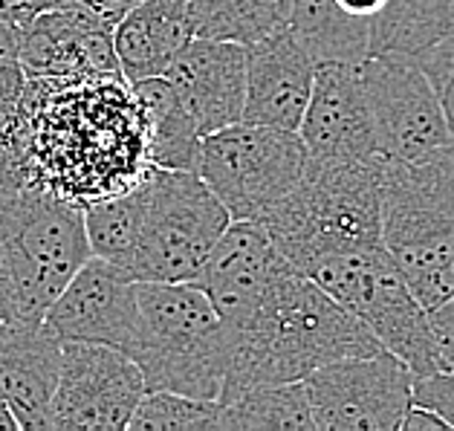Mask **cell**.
I'll list each match as a JSON object with an SVG mask.
<instances>
[{"instance_id":"obj_1","label":"cell","mask_w":454,"mask_h":431,"mask_svg":"<svg viewBox=\"0 0 454 431\" xmlns=\"http://www.w3.org/2000/svg\"><path fill=\"white\" fill-rule=\"evenodd\" d=\"M18 137L29 185L82 208L130 189L151 168L139 107L119 73L27 79Z\"/></svg>"},{"instance_id":"obj_2","label":"cell","mask_w":454,"mask_h":431,"mask_svg":"<svg viewBox=\"0 0 454 431\" xmlns=\"http://www.w3.org/2000/svg\"><path fill=\"white\" fill-rule=\"evenodd\" d=\"M229 333V364L217 403L258 385L301 382L345 357H371L382 345L333 295L286 263L252 316Z\"/></svg>"},{"instance_id":"obj_3","label":"cell","mask_w":454,"mask_h":431,"mask_svg":"<svg viewBox=\"0 0 454 431\" xmlns=\"http://www.w3.org/2000/svg\"><path fill=\"white\" fill-rule=\"evenodd\" d=\"M298 272L339 255L382 247V162H318L261 220Z\"/></svg>"},{"instance_id":"obj_4","label":"cell","mask_w":454,"mask_h":431,"mask_svg":"<svg viewBox=\"0 0 454 431\" xmlns=\"http://www.w3.org/2000/svg\"><path fill=\"white\" fill-rule=\"evenodd\" d=\"M382 247L428 313L454 293V145L382 162Z\"/></svg>"},{"instance_id":"obj_5","label":"cell","mask_w":454,"mask_h":431,"mask_svg":"<svg viewBox=\"0 0 454 431\" xmlns=\"http://www.w3.org/2000/svg\"><path fill=\"white\" fill-rule=\"evenodd\" d=\"M139 364L145 391L217 400L229 364V333L194 281H137Z\"/></svg>"},{"instance_id":"obj_6","label":"cell","mask_w":454,"mask_h":431,"mask_svg":"<svg viewBox=\"0 0 454 431\" xmlns=\"http://www.w3.org/2000/svg\"><path fill=\"white\" fill-rule=\"evenodd\" d=\"M90 255L82 206L35 185L0 194V258L15 290L18 322H43Z\"/></svg>"},{"instance_id":"obj_7","label":"cell","mask_w":454,"mask_h":431,"mask_svg":"<svg viewBox=\"0 0 454 431\" xmlns=\"http://www.w3.org/2000/svg\"><path fill=\"white\" fill-rule=\"evenodd\" d=\"M139 226L125 275L130 281H194L231 223L197 171L151 168L137 183Z\"/></svg>"},{"instance_id":"obj_8","label":"cell","mask_w":454,"mask_h":431,"mask_svg":"<svg viewBox=\"0 0 454 431\" xmlns=\"http://www.w3.org/2000/svg\"><path fill=\"white\" fill-rule=\"evenodd\" d=\"M307 278L356 316L382 350L400 359L414 377L442 368L428 310L405 284L385 247L327 258L316 263Z\"/></svg>"},{"instance_id":"obj_9","label":"cell","mask_w":454,"mask_h":431,"mask_svg":"<svg viewBox=\"0 0 454 431\" xmlns=\"http://www.w3.org/2000/svg\"><path fill=\"white\" fill-rule=\"evenodd\" d=\"M307 168V148L298 130L235 121L206 134L197 174L231 220L261 223Z\"/></svg>"},{"instance_id":"obj_10","label":"cell","mask_w":454,"mask_h":431,"mask_svg":"<svg viewBox=\"0 0 454 431\" xmlns=\"http://www.w3.org/2000/svg\"><path fill=\"white\" fill-rule=\"evenodd\" d=\"M382 162H417L454 145L434 84L408 52H373L362 64Z\"/></svg>"},{"instance_id":"obj_11","label":"cell","mask_w":454,"mask_h":431,"mask_svg":"<svg viewBox=\"0 0 454 431\" xmlns=\"http://www.w3.org/2000/svg\"><path fill=\"white\" fill-rule=\"evenodd\" d=\"M316 431H400L414 373L387 350L327 362L301 380Z\"/></svg>"},{"instance_id":"obj_12","label":"cell","mask_w":454,"mask_h":431,"mask_svg":"<svg viewBox=\"0 0 454 431\" xmlns=\"http://www.w3.org/2000/svg\"><path fill=\"white\" fill-rule=\"evenodd\" d=\"M145 394L139 364L116 348L61 341V373L50 405V428H128Z\"/></svg>"},{"instance_id":"obj_13","label":"cell","mask_w":454,"mask_h":431,"mask_svg":"<svg viewBox=\"0 0 454 431\" xmlns=\"http://www.w3.org/2000/svg\"><path fill=\"white\" fill-rule=\"evenodd\" d=\"M43 325L61 341H93L134 359L139 345L137 281L90 255L47 307Z\"/></svg>"},{"instance_id":"obj_14","label":"cell","mask_w":454,"mask_h":431,"mask_svg":"<svg viewBox=\"0 0 454 431\" xmlns=\"http://www.w3.org/2000/svg\"><path fill=\"white\" fill-rule=\"evenodd\" d=\"M307 157L318 162H382L359 64L318 61L298 125Z\"/></svg>"},{"instance_id":"obj_15","label":"cell","mask_w":454,"mask_h":431,"mask_svg":"<svg viewBox=\"0 0 454 431\" xmlns=\"http://www.w3.org/2000/svg\"><path fill=\"white\" fill-rule=\"evenodd\" d=\"M18 64L27 79L119 73L114 27L75 6L43 9L18 27Z\"/></svg>"},{"instance_id":"obj_16","label":"cell","mask_w":454,"mask_h":431,"mask_svg":"<svg viewBox=\"0 0 454 431\" xmlns=\"http://www.w3.org/2000/svg\"><path fill=\"white\" fill-rule=\"evenodd\" d=\"M286 261L267 229L254 220H231L208 252L194 284L215 304L226 330L240 327L252 316Z\"/></svg>"},{"instance_id":"obj_17","label":"cell","mask_w":454,"mask_h":431,"mask_svg":"<svg viewBox=\"0 0 454 431\" xmlns=\"http://www.w3.org/2000/svg\"><path fill=\"white\" fill-rule=\"evenodd\" d=\"M162 75L203 137L243 119V98H247L243 43L194 35Z\"/></svg>"},{"instance_id":"obj_18","label":"cell","mask_w":454,"mask_h":431,"mask_svg":"<svg viewBox=\"0 0 454 431\" xmlns=\"http://www.w3.org/2000/svg\"><path fill=\"white\" fill-rule=\"evenodd\" d=\"M313 55L286 27L247 43V98L240 121L298 130L313 90Z\"/></svg>"},{"instance_id":"obj_19","label":"cell","mask_w":454,"mask_h":431,"mask_svg":"<svg viewBox=\"0 0 454 431\" xmlns=\"http://www.w3.org/2000/svg\"><path fill=\"white\" fill-rule=\"evenodd\" d=\"M61 373V339L43 322H12L0 341V400L18 428H50Z\"/></svg>"},{"instance_id":"obj_20","label":"cell","mask_w":454,"mask_h":431,"mask_svg":"<svg viewBox=\"0 0 454 431\" xmlns=\"http://www.w3.org/2000/svg\"><path fill=\"white\" fill-rule=\"evenodd\" d=\"M192 38L194 24L185 0H139L114 24L119 75L128 84L162 75Z\"/></svg>"},{"instance_id":"obj_21","label":"cell","mask_w":454,"mask_h":431,"mask_svg":"<svg viewBox=\"0 0 454 431\" xmlns=\"http://www.w3.org/2000/svg\"><path fill=\"white\" fill-rule=\"evenodd\" d=\"M130 93L139 107L142 134H145V157L153 168L197 171L203 134L185 114L165 75L130 82Z\"/></svg>"},{"instance_id":"obj_22","label":"cell","mask_w":454,"mask_h":431,"mask_svg":"<svg viewBox=\"0 0 454 431\" xmlns=\"http://www.w3.org/2000/svg\"><path fill=\"white\" fill-rule=\"evenodd\" d=\"M286 29L313 61L362 64L373 55V20L345 12L336 0H293Z\"/></svg>"},{"instance_id":"obj_23","label":"cell","mask_w":454,"mask_h":431,"mask_svg":"<svg viewBox=\"0 0 454 431\" xmlns=\"http://www.w3.org/2000/svg\"><path fill=\"white\" fill-rule=\"evenodd\" d=\"M194 35L252 43L290 20L293 0H185Z\"/></svg>"},{"instance_id":"obj_24","label":"cell","mask_w":454,"mask_h":431,"mask_svg":"<svg viewBox=\"0 0 454 431\" xmlns=\"http://www.w3.org/2000/svg\"><path fill=\"white\" fill-rule=\"evenodd\" d=\"M217 428L247 431V428H293L316 431L304 382L258 385L243 391L235 400L220 405Z\"/></svg>"},{"instance_id":"obj_25","label":"cell","mask_w":454,"mask_h":431,"mask_svg":"<svg viewBox=\"0 0 454 431\" xmlns=\"http://www.w3.org/2000/svg\"><path fill=\"white\" fill-rule=\"evenodd\" d=\"M454 35V0H405L400 12L373 27V52H408Z\"/></svg>"},{"instance_id":"obj_26","label":"cell","mask_w":454,"mask_h":431,"mask_svg":"<svg viewBox=\"0 0 454 431\" xmlns=\"http://www.w3.org/2000/svg\"><path fill=\"white\" fill-rule=\"evenodd\" d=\"M82 212H84V231H87V243H90V252L96 258L114 263L116 270L125 272L139 226L137 183L114 197H105V200L84 206Z\"/></svg>"},{"instance_id":"obj_27","label":"cell","mask_w":454,"mask_h":431,"mask_svg":"<svg viewBox=\"0 0 454 431\" xmlns=\"http://www.w3.org/2000/svg\"><path fill=\"white\" fill-rule=\"evenodd\" d=\"M220 403L174 391H145L137 403L128 428L134 431H176V428H217Z\"/></svg>"},{"instance_id":"obj_28","label":"cell","mask_w":454,"mask_h":431,"mask_svg":"<svg viewBox=\"0 0 454 431\" xmlns=\"http://www.w3.org/2000/svg\"><path fill=\"white\" fill-rule=\"evenodd\" d=\"M414 61L428 75V82L434 84L442 114H446L449 121V130L454 137V35L414 52Z\"/></svg>"},{"instance_id":"obj_29","label":"cell","mask_w":454,"mask_h":431,"mask_svg":"<svg viewBox=\"0 0 454 431\" xmlns=\"http://www.w3.org/2000/svg\"><path fill=\"white\" fill-rule=\"evenodd\" d=\"M29 185L24 153L18 137V110L9 119H0V194H12Z\"/></svg>"},{"instance_id":"obj_30","label":"cell","mask_w":454,"mask_h":431,"mask_svg":"<svg viewBox=\"0 0 454 431\" xmlns=\"http://www.w3.org/2000/svg\"><path fill=\"white\" fill-rule=\"evenodd\" d=\"M411 400L437 411L454 428V371H431L423 377H414L411 382Z\"/></svg>"},{"instance_id":"obj_31","label":"cell","mask_w":454,"mask_h":431,"mask_svg":"<svg viewBox=\"0 0 454 431\" xmlns=\"http://www.w3.org/2000/svg\"><path fill=\"white\" fill-rule=\"evenodd\" d=\"M428 318H431V330H434V339H437L440 364L446 371H454V293L440 307H434V310L428 313Z\"/></svg>"},{"instance_id":"obj_32","label":"cell","mask_w":454,"mask_h":431,"mask_svg":"<svg viewBox=\"0 0 454 431\" xmlns=\"http://www.w3.org/2000/svg\"><path fill=\"white\" fill-rule=\"evenodd\" d=\"M27 75L20 70L18 59H0V119H9L20 105Z\"/></svg>"},{"instance_id":"obj_33","label":"cell","mask_w":454,"mask_h":431,"mask_svg":"<svg viewBox=\"0 0 454 431\" xmlns=\"http://www.w3.org/2000/svg\"><path fill=\"white\" fill-rule=\"evenodd\" d=\"M139 0H64L61 6H75V9H84V12H90L96 18H102L105 24L114 27L116 20L128 12V9H134Z\"/></svg>"},{"instance_id":"obj_34","label":"cell","mask_w":454,"mask_h":431,"mask_svg":"<svg viewBox=\"0 0 454 431\" xmlns=\"http://www.w3.org/2000/svg\"><path fill=\"white\" fill-rule=\"evenodd\" d=\"M403 431H431V428H449V423L442 419L437 411H431V408L426 405H419V403H411L408 405V411L403 417V423H400Z\"/></svg>"},{"instance_id":"obj_35","label":"cell","mask_w":454,"mask_h":431,"mask_svg":"<svg viewBox=\"0 0 454 431\" xmlns=\"http://www.w3.org/2000/svg\"><path fill=\"white\" fill-rule=\"evenodd\" d=\"M61 4H64V0H0V12L15 18L18 24H24L27 18L43 12V9H55Z\"/></svg>"},{"instance_id":"obj_36","label":"cell","mask_w":454,"mask_h":431,"mask_svg":"<svg viewBox=\"0 0 454 431\" xmlns=\"http://www.w3.org/2000/svg\"><path fill=\"white\" fill-rule=\"evenodd\" d=\"M0 318L4 322H18V302H15L12 281H9L4 267V258H0Z\"/></svg>"},{"instance_id":"obj_37","label":"cell","mask_w":454,"mask_h":431,"mask_svg":"<svg viewBox=\"0 0 454 431\" xmlns=\"http://www.w3.org/2000/svg\"><path fill=\"white\" fill-rule=\"evenodd\" d=\"M336 4L345 9V12L356 15V18H368L376 24V18L385 12L391 0H336Z\"/></svg>"},{"instance_id":"obj_38","label":"cell","mask_w":454,"mask_h":431,"mask_svg":"<svg viewBox=\"0 0 454 431\" xmlns=\"http://www.w3.org/2000/svg\"><path fill=\"white\" fill-rule=\"evenodd\" d=\"M18 20L0 12V59H18Z\"/></svg>"},{"instance_id":"obj_39","label":"cell","mask_w":454,"mask_h":431,"mask_svg":"<svg viewBox=\"0 0 454 431\" xmlns=\"http://www.w3.org/2000/svg\"><path fill=\"white\" fill-rule=\"evenodd\" d=\"M18 428V419H15V414L9 411V405L0 400V431H15Z\"/></svg>"},{"instance_id":"obj_40","label":"cell","mask_w":454,"mask_h":431,"mask_svg":"<svg viewBox=\"0 0 454 431\" xmlns=\"http://www.w3.org/2000/svg\"><path fill=\"white\" fill-rule=\"evenodd\" d=\"M403 4H405V0H391V4H387V9H385V12L380 15V18H376V24H380V20H385V18H391L394 12H400V9H403ZM373 24V27H376Z\"/></svg>"},{"instance_id":"obj_41","label":"cell","mask_w":454,"mask_h":431,"mask_svg":"<svg viewBox=\"0 0 454 431\" xmlns=\"http://www.w3.org/2000/svg\"><path fill=\"white\" fill-rule=\"evenodd\" d=\"M9 325H12V322H4V318H0V341H4V336H6Z\"/></svg>"}]
</instances>
